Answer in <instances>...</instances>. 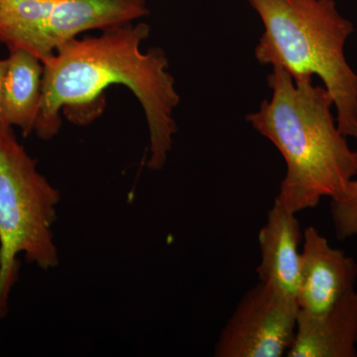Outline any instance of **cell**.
<instances>
[{
  "mask_svg": "<svg viewBox=\"0 0 357 357\" xmlns=\"http://www.w3.org/2000/svg\"><path fill=\"white\" fill-rule=\"evenodd\" d=\"M147 23H124L103 30L100 36L70 39L44 63L42 96L34 131L48 140L61 128L60 110L93 105L103 91L122 84L144 109L150 136L147 166L166 165L178 128L174 110L181 96L169 72L165 51L141 50L149 37Z\"/></svg>",
  "mask_w": 357,
  "mask_h": 357,
  "instance_id": "obj_1",
  "label": "cell"
},
{
  "mask_svg": "<svg viewBox=\"0 0 357 357\" xmlns=\"http://www.w3.org/2000/svg\"><path fill=\"white\" fill-rule=\"evenodd\" d=\"M272 91L245 121L273 143L286 164L275 201L298 213L342 194L357 175V150L338 128L333 102L314 77L296 79L281 67L268 76Z\"/></svg>",
  "mask_w": 357,
  "mask_h": 357,
  "instance_id": "obj_2",
  "label": "cell"
},
{
  "mask_svg": "<svg viewBox=\"0 0 357 357\" xmlns=\"http://www.w3.org/2000/svg\"><path fill=\"white\" fill-rule=\"evenodd\" d=\"M264 32L255 56L262 66L281 67L296 79L317 76L330 93L338 128L357 141V74L345 44L354 26L335 0H248Z\"/></svg>",
  "mask_w": 357,
  "mask_h": 357,
  "instance_id": "obj_3",
  "label": "cell"
},
{
  "mask_svg": "<svg viewBox=\"0 0 357 357\" xmlns=\"http://www.w3.org/2000/svg\"><path fill=\"white\" fill-rule=\"evenodd\" d=\"M61 194L37 170L13 128H0V319L16 281L17 256L48 271L59 265L53 234Z\"/></svg>",
  "mask_w": 357,
  "mask_h": 357,
  "instance_id": "obj_4",
  "label": "cell"
},
{
  "mask_svg": "<svg viewBox=\"0 0 357 357\" xmlns=\"http://www.w3.org/2000/svg\"><path fill=\"white\" fill-rule=\"evenodd\" d=\"M299 306L258 283L239 301L222 328L215 357H281L292 347Z\"/></svg>",
  "mask_w": 357,
  "mask_h": 357,
  "instance_id": "obj_5",
  "label": "cell"
},
{
  "mask_svg": "<svg viewBox=\"0 0 357 357\" xmlns=\"http://www.w3.org/2000/svg\"><path fill=\"white\" fill-rule=\"evenodd\" d=\"M357 262L342 249L331 245L314 227L303 231L301 249L300 287L297 304L300 312L323 314L354 290Z\"/></svg>",
  "mask_w": 357,
  "mask_h": 357,
  "instance_id": "obj_6",
  "label": "cell"
},
{
  "mask_svg": "<svg viewBox=\"0 0 357 357\" xmlns=\"http://www.w3.org/2000/svg\"><path fill=\"white\" fill-rule=\"evenodd\" d=\"M303 231L297 213L275 201L258 234L260 283L289 299L297 301L300 287Z\"/></svg>",
  "mask_w": 357,
  "mask_h": 357,
  "instance_id": "obj_7",
  "label": "cell"
},
{
  "mask_svg": "<svg viewBox=\"0 0 357 357\" xmlns=\"http://www.w3.org/2000/svg\"><path fill=\"white\" fill-rule=\"evenodd\" d=\"M357 291L344 295L328 311L300 312L287 357H356Z\"/></svg>",
  "mask_w": 357,
  "mask_h": 357,
  "instance_id": "obj_8",
  "label": "cell"
},
{
  "mask_svg": "<svg viewBox=\"0 0 357 357\" xmlns=\"http://www.w3.org/2000/svg\"><path fill=\"white\" fill-rule=\"evenodd\" d=\"M2 112L8 128H20L24 135L34 131L42 96L43 63L23 49H10L6 59Z\"/></svg>",
  "mask_w": 357,
  "mask_h": 357,
  "instance_id": "obj_9",
  "label": "cell"
},
{
  "mask_svg": "<svg viewBox=\"0 0 357 357\" xmlns=\"http://www.w3.org/2000/svg\"><path fill=\"white\" fill-rule=\"evenodd\" d=\"M58 0H0V43L23 49L46 63L55 49L50 23Z\"/></svg>",
  "mask_w": 357,
  "mask_h": 357,
  "instance_id": "obj_10",
  "label": "cell"
},
{
  "mask_svg": "<svg viewBox=\"0 0 357 357\" xmlns=\"http://www.w3.org/2000/svg\"><path fill=\"white\" fill-rule=\"evenodd\" d=\"M331 215L338 239L357 236V178L349 181L342 194L331 199Z\"/></svg>",
  "mask_w": 357,
  "mask_h": 357,
  "instance_id": "obj_11",
  "label": "cell"
},
{
  "mask_svg": "<svg viewBox=\"0 0 357 357\" xmlns=\"http://www.w3.org/2000/svg\"><path fill=\"white\" fill-rule=\"evenodd\" d=\"M7 67L6 59L0 60V128H8L3 119V112H2V96H3L4 77H6Z\"/></svg>",
  "mask_w": 357,
  "mask_h": 357,
  "instance_id": "obj_12",
  "label": "cell"
},
{
  "mask_svg": "<svg viewBox=\"0 0 357 357\" xmlns=\"http://www.w3.org/2000/svg\"><path fill=\"white\" fill-rule=\"evenodd\" d=\"M0 265H1V244H0Z\"/></svg>",
  "mask_w": 357,
  "mask_h": 357,
  "instance_id": "obj_13",
  "label": "cell"
}]
</instances>
